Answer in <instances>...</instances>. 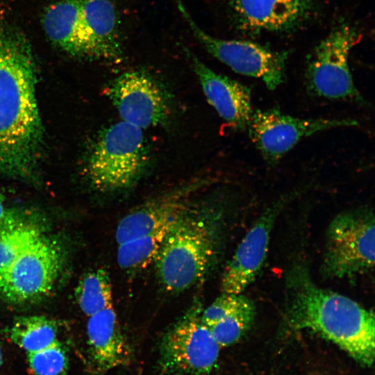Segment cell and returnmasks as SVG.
<instances>
[{
  "instance_id": "1",
  "label": "cell",
  "mask_w": 375,
  "mask_h": 375,
  "mask_svg": "<svg viewBox=\"0 0 375 375\" xmlns=\"http://www.w3.org/2000/svg\"><path fill=\"white\" fill-rule=\"evenodd\" d=\"M35 83L27 40L0 31V176L28 179L36 172L44 134Z\"/></svg>"
},
{
  "instance_id": "2",
  "label": "cell",
  "mask_w": 375,
  "mask_h": 375,
  "mask_svg": "<svg viewBox=\"0 0 375 375\" xmlns=\"http://www.w3.org/2000/svg\"><path fill=\"white\" fill-rule=\"evenodd\" d=\"M287 283L285 318L292 328L315 332L362 365L373 364V311L344 295L317 286L302 267L291 272Z\"/></svg>"
},
{
  "instance_id": "3",
  "label": "cell",
  "mask_w": 375,
  "mask_h": 375,
  "mask_svg": "<svg viewBox=\"0 0 375 375\" xmlns=\"http://www.w3.org/2000/svg\"><path fill=\"white\" fill-rule=\"evenodd\" d=\"M222 217L218 203L192 202L169 224L153 261L165 290L181 292L206 277L217 256Z\"/></svg>"
},
{
  "instance_id": "4",
  "label": "cell",
  "mask_w": 375,
  "mask_h": 375,
  "mask_svg": "<svg viewBox=\"0 0 375 375\" xmlns=\"http://www.w3.org/2000/svg\"><path fill=\"white\" fill-rule=\"evenodd\" d=\"M149 160L142 129L121 121L99 134L87 157L85 173L97 191L117 193L139 182Z\"/></svg>"
},
{
  "instance_id": "5",
  "label": "cell",
  "mask_w": 375,
  "mask_h": 375,
  "mask_svg": "<svg viewBox=\"0 0 375 375\" xmlns=\"http://www.w3.org/2000/svg\"><path fill=\"white\" fill-rule=\"evenodd\" d=\"M374 216L370 208L344 211L326 233L321 272L326 278H353L374 265Z\"/></svg>"
},
{
  "instance_id": "6",
  "label": "cell",
  "mask_w": 375,
  "mask_h": 375,
  "mask_svg": "<svg viewBox=\"0 0 375 375\" xmlns=\"http://www.w3.org/2000/svg\"><path fill=\"white\" fill-rule=\"evenodd\" d=\"M199 303L188 310L163 334L158 369L164 375H210L220 347L201 318Z\"/></svg>"
},
{
  "instance_id": "7",
  "label": "cell",
  "mask_w": 375,
  "mask_h": 375,
  "mask_svg": "<svg viewBox=\"0 0 375 375\" xmlns=\"http://www.w3.org/2000/svg\"><path fill=\"white\" fill-rule=\"evenodd\" d=\"M359 34L343 24L334 28L310 55L305 72L308 92L316 97L367 104L356 88L349 65L351 49Z\"/></svg>"
},
{
  "instance_id": "8",
  "label": "cell",
  "mask_w": 375,
  "mask_h": 375,
  "mask_svg": "<svg viewBox=\"0 0 375 375\" xmlns=\"http://www.w3.org/2000/svg\"><path fill=\"white\" fill-rule=\"evenodd\" d=\"M177 6L200 44L233 71L260 79L270 90H276L283 83L287 52L274 51L250 41L212 37L195 23L181 0H177Z\"/></svg>"
},
{
  "instance_id": "9",
  "label": "cell",
  "mask_w": 375,
  "mask_h": 375,
  "mask_svg": "<svg viewBox=\"0 0 375 375\" xmlns=\"http://www.w3.org/2000/svg\"><path fill=\"white\" fill-rule=\"evenodd\" d=\"M351 118H299L276 108L253 110L247 129L264 160L277 164L299 141L326 130L354 127Z\"/></svg>"
},
{
  "instance_id": "10",
  "label": "cell",
  "mask_w": 375,
  "mask_h": 375,
  "mask_svg": "<svg viewBox=\"0 0 375 375\" xmlns=\"http://www.w3.org/2000/svg\"><path fill=\"white\" fill-rule=\"evenodd\" d=\"M62 263L59 247L43 236L0 274V294L15 303L42 298L51 290Z\"/></svg>"
},
{
  "instance_id": "11",
  "label": "cell",
  "mask_w": 375,
  "mask_h": 375,
  "mask_svg": "<svg viewBox=\"0 0 375 375\" xmlns=\"http://www.w3.org/2000/svg\"><path fill=\"white\" fill-rule=\"evenodd\" d=\"M122 121L141 129L165 123L169 105L159 85L147 73L130 71L117 76L106 93Z\"/></svg>"
},
{
  "instance_id": "12",
  "label": "cell",
  "mask_w": 375,
  "mask_h": 375,
  "mask_svg": "<svg viewBox=\"0 0 375 375\" xmlns=\"http://www.w3.org/2000/svg\"><path fill=\"white\" fill-rule=\"evenodd\" d=\"M213 182L209 176L192 178L135 207L117 226V244L169 224L193 202L196 194Z\"/></svg>"
},
{
  "instance_id": "13",
  "label": "cell",
  "mask_w": 375,
  "mask_h": 375,
  "mask_svg": "<svg viewBox=\"0 0 375 375\" xmlns=\"http://www.w3.org/2000/svg\"><path fill=\"white\" fill-rule=\"evenodd\" d=\"M299 194L297 190L281 197L258 217L242 238L224 270L220 287L222 292L242 293L254 281L267 256L270 233L277 216Z\"/></svg>"
},
{
  "instance_id": "14",
  "label": "cell",
  "mask_w": 375,
  "mask_h": 375,
  "mask_svg": "<svg viewBox=\"0 0 375 375\" xmlns=\"http://www.w3.org/2000/svg\"><path fill=\"white\" fill-rule=\"evenodd\" d=\"M188 55L209 104L231 128L246 130L253 112L249 88L215 72L191 52Z\"/></svg>"
},
{
  "instance_id": "15",
  "label": "cell",
  "mask_w": 375,
  "mask_h": 375,
  "mask_svg": "<svg viewBox=\"0 0 375 375\" xmlns=\"http://www.w3.org/2000/svg\"><path fill=\"white\" fill-rule=\"evenodd\" d=\"M239 26L247 32H281L303 22L312 0H231Z\"/></svg>"
},
{
  "instance_id": "16",
  "label": "cell",
  "mask_w": 375,
  "mask_h": 375,
  "mask_svg": "<svg viewBox=\"0 0 375 375\" xmlns=\"http://www.w3.org/2000/svg\"><path fill=\"white\" fill-rule=\"evenodd\" d=\"M86 330L90 356L97 372L130 365L133 351L113 307L89 317Z\"/></svg>"
},
{
  "instance_id": "17",
  "label": "cell",
  "mask_w": 375,
  "mask_h": 375,
  "mask_svg": "<svg viewBox=\"0 0 375 375\" xmlns=\"http://www.w3.org/2000/svg\"><path fill=\"white\" fill-rule=\"evenodd\" d=\"M253 301L240 294L224 293L206 308L201 318L220 347L238 342L252 326L256 317Z\"/></svg>"
},
{
  "instance_id": "18",
  "label": "cell",
  "mask_w": 375,
  "mask_h": 375,
  "mask_svg": "<svg viewBox=\"0 0 375 375\" xmlns=\"http://www.w3.org/2000/svg\"><path fill=\"white\" fill-rule=\"evenodd\" d=\"M42 24L53 44L71 55L93 58L82 22L80 0H60L52 3L44 12Z\"/></svg>"
},
{
  "instance_id": "19",
  "label": "cell",
  "mask_w": 375,
  "mask_h": 375,
  "mask_svg": "<svg viewBox=\"0 0 375 375\" xmlns=\"http://www.w3.org/2000/svg\"><path fill=\"white\" fill-rule=\"evenodd\" d=\"M80 5L93 59L119 60L122 49L118 16L113 3L110 0H80Z\"/></svg>"
},
{
  "instance_id": "20",
  "label": "cell",
  "mask_w": 375,
  "mask_h": 375,
  "mask_svg": "<svg viewBox=\"0 0 375 375\" xmlns=\"http://www.w3.org/2000/svg\"><path fill=\"white\" fill-rule=\"evenodd\" d=\"M35 226L25 223L15 212L0 224V274L20 254L43 237Z\"/></svg>"
},
{
  "instance_id": "21",
  "label": "cell",
  "mask_w": 375,
  "mask_h": 375,
  "mask_svg": "<svg viewBox=\"0 0 375 375\" xmlns=\"http://www.w3.org/2000/svg\"><path fill=\"white\" fill-rule=\"evenodd\" d=\"M75 297L80 309L88 317L113 307L109 273L98 268L84 274L76 288Z\"/></svg>"
},
{
  "instance_id": "22",
  "label": "cell",
  "mask_w": 375,
  "mask_h": 375,
  "mask_svg": "<svg viewBox=\"0 0 375 375\" xmlns=\"http://www.w3.org/2000/svg\"><path fill=\"white\" fill-rule=\"evenodd\" d=\"M12 342L26 352L45 348L57 340V326L51 319L42 315L19 317L9 330Z\"/></svg>"
},
{
  "instance_id": "23",
  "label": "cell",
  "mask_w": 375,
  "mask_h": 375,
  "mask_svg": "<svg viewBox=\"0 0 375 375\" xmlns=\"http://www.w3.org/2000/svg\"><path fill=\"white\" fill-rule=\"evenodd\" d=\"M171 223L149 234L118 244L117 261L119 266L124 270L136 271L153 262Z\"/></svg>"
},
{
  "instance_id": "24",
  "label": "cell",
  "mask_w": 375,
  "mask_h": 375,
  "mask_svg": "<svg viewBox=\"0 0 375 375\" xmlns=\"http://www.w3.org/2000/svg\"><path fill=\"white\" fill-rule=\"evenodd\" d=\"M27 359L35 375H60L68 366L66 351L58 340L42 349L27 352Z\"/></svg>"
},
{
  "instance_id": "25",
  "label": "cell",
  "mask_w": 375,
  "mask_h": 375,
  "mask_svg": "<svg viewBox=\"0 0 375 375\" xmlns=\"http://www.w3.org/2000/svg\"><path fill=\"white\" fill-rule=\"evenodd\" d=\"M13 212V211H10L6 208L5 199L3 196L0 194V224L6 220Z\"/></svg>"
},
{
  "instance_id": "26",
  "label": "cell",
  "mask_w": 375,
  "mask_h": 375,
  "mask_svg": "<svg viewBox=\"0 0 375 375\" xmlns=\"http://www.w3.org/2000/svg\"><path fill=\"white\" fill-rule=\"evenodd\" d=\"M2 364V353H1V347H0V367Z\"/></svg>"
}]
</instances>
